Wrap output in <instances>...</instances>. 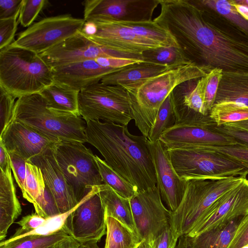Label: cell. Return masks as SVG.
Here are the masks:
<instances>
[{
    "label": "cell",
    "instance_id": "cell-47",
    "mask_svg": "<svg viewBox=\"0 0 248 248\" xmlns=\"http://www.w3.org/2000/svg\"><path fill=\"white\" fill-rule=\"evenodd\" d=\"M9 154V153H8ZM10 165L16 181L21 191L24 190L26 174V159L14 153L9 154Z\"/></svg>",
    "mask_w": 248,
    "mask_h": 248
},
{
    "label": "cell",
    "instance_id": "cell-12",
    "mask_svg": "<svg viewBox=\"0 0 248 248\" xmlns=\"http://www.w3.org/2000/svg\"><path fill=\"white\" fill-rule=\"evenodd\" d=\"M89 21L95 23L97 30L94 35L88 37L101 47L120 54L147 59L144 56L145 52L166 47L136 35L119 19L99 17Z\"/></svg>",
    "mask_w": 248,
    "mask_h": 248
},
{
    "label": "cell",
    "instance_id": "cell-29",
    "mask_svg": "<svg viewBox=\"0 0 248 248\" xmlns=\"http://www.w3.org/2000/svg\"><path fill=\"white\" fill-rule=\"evenodd\" d=\"M106 237L104 248H137L140 237L116 219L106 217Z\"/></svg>",
    "mask_w": 248,
    "mask_h": 248
},
{
    "label": "cell",
    "instance_id": "cell-1",
    "mask_svg": "<svg viewBox=\"0 0 248 248\" xmlns=\"http://www.w3.org/2000/svg\"><path fill=\"white\" fill-rule=\"evenodd\" d=\"M156 22L168 30L189 61L208 74H248V34L199 0H169Z\"/></svg>",
    "mask_w": 248,
    "mask_h": 248
},
{
    "label": "cell",
    "instance_id": "cell-20",
    "mask_svg": "<svg viewBox=\"0 0 248 248\" xmlns=\"http://www.w3.org/2000/svg\"><path fill=\"white\" fill-rule=\"evenodd\" d=\"M119 69L104 67L95 60H88L54 68L52 71L55 83L80 92Z\"/></svg>",
    "mask_w": 248,
    "mask_h": 248
},
{
    "label": "cell",
    "instance_id": "cell-33",
    "mask_svg": "<svg viewBox=\"0 0 248 248\" xmlns=\"http://www.w3.org/2000/svg\"><path fill=\"white\" fill-rule=\"evenodd\" d=\"M69 236L65 230L48 235H28L7 243L0 242V248H46Z\"/></svg>",
    "mask_w": 248,
    "mask_h": 248
},
{
    "label": "cell",
    "instance_id": "cell-32",
    "mask_svg": "<svg viewBox=\"0 0 248 248\" xmlns=\"http://www.w3.org/2000/svg\"><path fill=\"white\" fill-rule=\"evenodd\" d=\"M207 76L198 79L194 87L182 97L177 96L173 91L170 93L171 100L176 104L203 115H208L205 105V91Z\"/></svg>",
    "mask_w": 248,
    "mask_h": 248
},
{
    "label": "cell",
    "instance_id": "cell-58",
    "mask_svg": "<svg viewBox=\"0 0 248 248\" xmlns=\"http://www.w3.org/2000/svg\"><path fill=\"white\" fill-rule=\"evenodd\" d=\"M97 242L91 241L80 243L79 248H100Z\"/></svg>",
    "mask_w": 248,
    "mask_h": 248
},
{
    "label": "cell",
    "instance_id": "cell-25",
    "mask_svg": "<svg viewBox=\"0 0 248 248\" xmlns=\"http://www.w3.org/2000/svg\"><path fill=\"white\" fill-rule=\"evenodd\" d=\"M229 102L248 107V74L222 73L214 105Z\"/></svg>",
    "mask_w": 248,
    "mask_h": 248
},
{
    "label": "cell",
    "instance_id": "cell-18",
    "mask_svg": "<svg viewBox=\"0 0 248 248\" xmlns=\"http://www.w3.org/2000/svg\"><path fill=\"white\" fill-rule=\"evenodd\" d=\"M0 142L9 154H16L28 161L56 143L31 127L16 121H13L0 134Z\"/></svg>",
    "mask_w": 248,
    "mask_h": 248
},
{
    "label": "cell",
    "instance_id": "cell-37",
    "mask_svg": "<svg viewBox=\"0 0 248 248\" xmlns=\"http://www.w3.org/2000/svg\"><path fill=\"white\" fill-rule=\"evenodd\" d=\"M76 206L66 213L46 218L45 221L36 229L18 238L28 235H48L65 230L64 227L66 220Z\"/></svg>",
    "mask_w": 248,
    "mask_h": 248
},
{
    "label": "cell",
    "instance_id": "cell-21",
    "mask_svg": "<svg viewBox=\"0 0 248 248\" xmlns=\"http://www.w3.org/2000/svg\"><path fill=\"white\" fill-rule=\"evenodd\" d=\"M11 167L0 172V240L5 238L8 230L22 212L12 176Z\"/></svg>",
    "mask_w": 248,
    "mask_h": 248
},
{
    "label": "cell",
    "instance_id": "cell-6",
    "mask_svg": "<svg viewBox=\"0 0 248 248\" xmlns=\"http://www.w3.org/2000/svg\"><path fill=\"white\" fill-rule=\"evenodd\" d=\"M244 178L230 177L187 181L182 200L170 215V224L174 236L179 239L188 234L219 197L241 183Z\"/></svg>",
    "mask_w": 248,
    "mask_h": 248
},
{
    "label": "cell",
    "instance_id": "cell-23",
    "mask_svg": "<svg viewBox=\"0 0 248 248\" xmlns=\"http://www.w3.org/2000/svg\"><path fill=\"white\" fill-rule=\"evenodd\" d=\"M171 64H161L147 59L143 62L129 65L108 74L100 82L106 85H119L135 82L160 74Z\"/></svg>",
    "mask_w": 248,
    "mask_h": 248
},
{
    "label": "cell",
    "instance_id": "cell-19",
    "mask_svg": "<svg viewBox=\"0 0 248 248\" xmlns=\"http://www.w3.org/2000/svg\"><path fill=\"white\" fill-rule=\"evenodd\" d=\"M53 147L31 158L29 162L40 169L46 186L53 196L60 214H63L79 203H77L59 165Z\"/></svg>",
    "mask_w": 248,
    "mask_h": 248
},
{
    "label": "cell",
    "instance_id": "cell-41",
    "mask_svg": "<svg viewBox=\"0 0 248 248\" xmlns=\"http://www.w3.org/2000/svg\"><path fill=\"white\" fill-rule=\"evenodd\" d=\"M46 220V218L41 217L36 212L23 217L16 222L20 228L9 239L1 241L3 243L9 242L16 240L22 235L30 232L40 226Z\"/></svg>",
    "mask_w": 248,
    "mask_h": 248
},
{
    "label": "cell",
    "instance_id": "cell-4",
    "mask_svg": "<svg viewBox=\"0 0 248 248\" xmlns=\"http://www.w3.org/2000/svg\"><path fill=\"white\" fill-rule=\"evenodd\" d=\"M53 82L52 69L38 54L12 45L0 50V87L15 99L39 93Z\"/></svg>",
    "mask_w": 248,
    "mask_h": 248
},
{
    "label": "cell",
    "instance_id": "cell-10",
    "mask_svg": "<svg viewBox=\"0 0 248 248\" xmlns=\"http://www.w3.org/2000/svg\"><path fill=\"white\" fill-rule=\"evenodd\" d=\"M78 107L85 122L101 120L127 125L133 120L127 92L119 85L99 82L80 91Z\"/></svg>",
    "mask_w": 248,
    "mask_h": 248
},
{
    "label": "cell",
    "instance_id": "cell-34",
    "mask_svg": "<svg viewBox=\"0 0 248 248\" xmlns=\"http://www.w3.org/2000/svg\"><path fill=\"white\" fill-rule=\"evenodd\" d=\"M46 184L40 169L37 166L27 162L26 174L23 197L32 204L43 196Z\"/></svg>",
    "mask_w": 248,
    "mask_h": 248
},
{
    "label": "cell",
    "instance_id": "cell-36",
    "mask_svg": "<svg viewBox=\"0 0 248 248\" xmlns=\"http://www.w3.org/2000/svg\"><path fill=\"white\" fill-rule=\"evenodd\" d=\"M199 2L222 15L248 34V20L236 10L230 0H199Z\"/></svg>",
    "mask_w": 248,
    "mask_h": 248
},
{
    "label": "cell",
    "instance_id": "cell-59",
    "mask_svg": "<svg viewBox=\"0 0 248 248\" xmlns=\"http://www.w3.org/2000/svg\"><path fill=\"white\" fill-rule=\"evenodd\" d=\"M137 248H152V247L149 242L146 240H143Z\"/></svg>",
    "mask_w": 248,
    "mask_h": 248
},
{
    "label": "cell",
    "instance_id": "cell-24",
    "mask_svg": "<svg viewBox=\"0 0 248 248\" xmlns=\"http://www.w3.org/2000/svg\"><path fill=\"white\" fill-rule=\"evenodd\" d=\"M98 193L105 209L106 217L116 219L139 235L129 199L121 197L105 184L98 186Z\"/></svg>",
    "mask_w": 248,
    "mask_h": 248
},
{
    "label": "cell",
    "instance_id": "cell-8",
    "mask_svg": "<svg viewBox=\"0 0 248 248\" xmlns=\"http://www.w3.org/2000/svg\"><path fill=\"white\" fill-rule=\"evenodd\" d=\"M175 122L161 134L159 140L166 149L200 146L237 144L232 138L214 128L217 124L208 115L183 108L174 113Z\"/></svg>",
    "mask_w": 248,
    "mask_h": 248
},
{
    "label": "cell",
    "instance_id": "cell-13",
    "mask_svg": "<svg viewBox=\"0 0 248 248\" xmlns=\"http://www.w3.org/2000/svg\"><path fill=\"white\" fill-rule=\"evenodd\" d=\"M130 200L137 232L151 243L170 226L171 211L164 205L157 186L138 191Z\"/></svg>",
    "mask_w": 248,
    "mask_h": 248
},
{
    "label": "cell",
    "instance_id": "cell-56",
    "mask_svg": "<svg viewBox=\"0 0 248 248\" xmlns=\"http://www.w3.org/2000/svg\"><path fill=\"white\" fill-rule=\"evenodd\" d=\"M176 248H192L188 237L186 235L180 236Z\"/></svg>",
    "mask_w": 248,
    "mask_h": 248
},
{
    "label": "cell",
    "instance_id": "cell-62",
    "mask_svg": "<svg viewBox=\"0 0 248 248\" xmlns=\"http://www.w3.org/2000/svg\"><path fill=\"white\" fill-rule=\"evenodd\" d=\"M52 247H48V248H52Z\"/></svg>",
    "mask_w": 248,
    "mask_h": 248
},
{
    "label": "cell",
    "instance_id": "cell-57",
    "mask_svg": "<svg viewBox=\"0 0 248 248\" xmlns=\"http://www.w3.org/2000/svg\"><path fill=\"white\" fill-rule=\"evenodd\" d=\"M226 124L248 131V119Z\"/></svg>",
    "mask_w": 248,
    "mask_h": 248
},
{
    "label": "cell",
    "instance_id": "cell-16",
    "mask_svg": "<svg viewBox=\"0 0 248 248\" xmlns=\"http://www.w3.org/2000/svg\"><path fill=\"white\" fill-rule=\"evenodd\" d=\"M39 55L51 69L101 57H129L101 47L81 31Z\"/></svg>",
    "mask_w": 248,
    "mask_h": 248
},
{
    "label": "cell",
    "instance_id": "cell-30",
    "mask_svg": "<svg viewBox=\"0 0 248 248\" xmlns=\"http://www.w3.org/2000/svg\"><path fill=\"white\" fill-rule=\"evenodd\" d=\"M209 114L219 126L248 120V107L234 102H223L214 105Z\"/></svg>",
    "mask_w": 248,
    "mask_h": 248
},
{
    "label": "cell",
    "instance_id": "cell-39",
    "mask_svg": "<svg viewBox=\"0 0 248 248\" xmlns=\"http://www.w3.org/2000/svg\"><path fill=\"white\" fill-rule=\"evenodd\" d=\"M233 160L244 167L248 172V147L236 144L231 146H203Z\"/></svg>",
    "mask_w": 248,
    "mask_h": 248
},
{
    "label": "cell",
    "instance_id": "cell-31",
    "mask_svg": "<svg viewBox=\"0 0 248 248\" xmlns=\"http://www.w3.org/2000/svg\"><path fill=\"white\" fill-rule=\"evenodd\" d=\"M94 159L102 179L121 197L130 199L138 192L137 188L121 177L105 161L95 155Z\"/></svg>",
    "mask_w": 248,
    "mask_h": 248
},
{
    "label": "cell",
    "instance_id": "cell-22",
    "mask_svg": "<svg viewBox=\"0 0 248 248\" xmlns=\"http://www.w3.org/2000/svg\"><path fill=\"white\" fill-rule=\"evenodd\" d=\"M246 215L237 217L195 236L188 237L192 248H227Z\"/></svg>",
    "mask_w": 248,
    "mask_h": 248
},
{
    "label": "cell",
    "instance_id": "cell-52",
    "mask_svg": "<svg viewBox=\"0 0 248 248\" xmlns=\"http://www.w3.org/2000/svg\"><path fill=\"white\" fill-rule=\"evenodd\" d=\"M80 245L78 241L69 236L56 243L52 248H79Z\"/></svg>",
    "mask_w": 248,
    "mask_h": 248
},
{
    "label": "cell",
    "instance_id": "cell-5",
    "mask_svg": "<svg viewBox=\"0 0 248 248\" xmlns=\"http://www.w3.org/2000/svg\"><path fill=\"white\" fill-rule=\"evenodd\" d=\"M13 121L23 123L56 142H86V123L82 116L48 108L39 93L17 99Z\"/></svg>",
    "mask_w": 248,
    "mask_h": 248
},
{
    "label": "cell",
    "instance_id": "cell-7",
    "mask_svg": "<svg viewBox=\"0 0 248 248\" xmlns=\"http://www.w3.org/2000/svg\"><path fill=\"white\" fill-rule=\"evenodd\" d=\"M172 165L183 180L246 178L248 172L239 163L204 146L167 149Z\"/></svg>",
    "mask_w": 248,
    "mask_h": 248
},
{
    "label": "cell",
    "instance_id": "cell-15",
    "mask_svg": "<svg viewBox=\"0 0 248 248\" xmlns=\"http://www.w3.org/2000/svg\"><path fill=\"white\" fill-rule=\"evenodd\" d=\"M248 214V180L220 197L207 209L187 236L192 237L237 217Z\"/></svg>",
    "mask_w": 248,
    "mask_h": 248
},
{
    "label": "cell",
    "instance_id": "cell-61",
    "mask_svg": "<svg viewBox=\"0 0 248 248\" xmlns=\"http://www.w3.org/2000/svg\"><path fill=\"white\" fill-rule=\"evenodd\" d=\"M242 248H248V245L242 247Z\"/></svg>",
    "mask_w": 248,
    "mask_h": 248
},
{
    "label": "cell",
    "instance_id": "cell-42",
    "mask_svg": "<svg viewBox=\"0 0 248 248\" xmlns=\"http://www.w3.org/2000/svg\"><path fill=\"white\" fill-rule=\"evenodd\" d=\"M33 205L35 212L45 218L60 214L55 201L46 186L44 195Z\"/></svg>",
    "mask_w": 248,
    "mask_h": 248
},
{
    "label": "cell",
    "instance_id": "cell-17",
    "mask_svg": "<svg viewBox=\"0 0 248 248\" xmlns=\"http://www.w3.org/2000/svg\"><path fill=\"white\" fill-rule=\"evenodd\" d=\"M155 168L156 186L160 196L169 210L174 211L184 195L187 181L177 174L171 162L167 150L159 140L155 142L147 140Z\"/></svg>",
    "mask_w": 248,
    "mask_h": 248
},
{
    "label": "cell",
    "instance_id": "cell-11",
    "mask_svg": "<svg viewBox=\"0 0 248 248\" xmlns=\"http://www.w3.org/2000/svg\"><path fill=\"white\" fill-rule=\"evenodd\" d=\"M85 22L70 14L45 17L19 33L11 45L39 54L80 31Z\"/></svg>",
    "mask_w": 248,
    "mask_h": 248
},
{
    "label": "cell",
    "instance_id": "cell-26",
    "mask_svg": "<svg viewBox=\"0 0 248 248\" xmlns=\"http://www.w3.org/2000/svg\"><path fill=\"white\" fill-rule=\"evenodd\" d=\"M79 91L63 87L54 82L39 93L48 108L76 115H80L78 107Z\"/></svg>",
    "mask_w": 248,
    "mask_h": 248
},
{
    "label": "cell",
    "instance_id": "cell-35",
    "mask_svg": "<svg viewBox=\"0 0 248 248\" xmlns=\"http://www.w3.org/2000/svg\"><path fill=\"white\" fill-rule=\"evenodd\" d=\"M175 122L172 110L170 94L166 98L157 113L155 122L149 133L148 140L151 142L159 140L162 133Z\"/></svg>",
    "mask_w": 248,
    "mask_h": 248
},
{
    "label": "cell",
    "instance_id": "cell-60",
    "mask_svg": "<svg viewBox=\"0 0 248 248\" xmlns=\"http://www.w3.org/2000/svg\"><path fill=\"white\" fill-rule=\"evenodd\" d=\"M236 3L248 6V0H234Z\"/></svg>",
    "mask_w": 248,
    "mask_h": 248
},
{
    "label": "cell",
    "instance_id": "cell-45",
    "mask_svg": "<svg viewBox=\"0 0 248 248\" xmlns=\"http://www.w3.org/2000/svg\"><path fill=\"white\" fill-rule=\"evenodd\" d=\"M147 59L124 56L101 57L95 59L101 66L112 69H120L129 65L140 63Z\"/></svg>",
    "mask_w": 248,
    "mask_h": 248
},
{
    "label": "cell",
    "instance_id": "cell-51",
    "mask_svg": "<svg viewBox=\"0 0 248 248\" xmlns=\"http://www.w3.org/2000/svg\"><path fill=\"white\" fill-rule=\"evenodd\" d=\"M178 240L169 226L151 244L152 248H176Z\"/></svg>",
    "mask_w": 248,
    "mask_h": 248
},
{
    "label": "cell",
    "instance_id": "cell-44",
    "mask_svg": "<svg viewBox=\"0 0 248 248\" xmlns=\"http://www.w3.org/2000/svg\"><path fill=\"white\" fill-rule=\"evenodd\" d=\"M153 52L151 58L148 59L155 62L165 64H171L176 62L188 60L180 49L175 47L159 48Z\"/></svg>",
    "mask_w": 248,
    "mask_h": 248
},
{
    "label": "cell",
    "instance_id": "cell-14",
    "mask_svg": "<svg viewBox=\"0 0 248 248\" xmlns=\"http://www.w3.org/2000/svg\"><path fill=\"white\" fill-rule=\"evenodd\" d=\"M98 191V186L94 187L66 220L65 231L80 243L98 242L106 234L105 211Z\"/></svg>",
    "mask_w": 248,
    "mask_h": 248
},
{
    "label": "cell",
    "instance_id": "cell-55",
    "mask_svg": "<svg viewBox=\"0 0 248 248\" xmlns=\"http://www.w3.org/2000/svg\"><path fill=\"white\" fill-rule=\"evenodd\" d=\"M232 4L236 10L245 19L248 20V6L236 3L234 0H230Z\"/></svg>",
    "mask_w": 248,
    "mask_h": 248
},
{
    "label": "cell",
    "instance_id": "cell-49",
    "mask_svg": "<svg viewBox=\"0 0 248 248\" xmlns=\"http://www.w3.org/2000/svg\"><path fill=\"white\" fill-rule=\"evenodd\" d=\"M23 0H0V20L17 18Z\"/></svg>",
    "mask_w": 248,
    "mask_h": 248
},
{
    "label": "cell",
    "instance_id": "cell-3",
    "mask_svg": "<svg viewBox=\"0 0 248 248\" xmlns=\"http://www.w3.org/2000/svg\"><path fill=\"white\" fill-rule=\"evenodd\" d=\"M207 74L195 63L185 60L171 64L155 76L121 85L127 92L133 120L142 135L148 138L161 106L175 88Z\"/></svg>",
    "mask_w": 248,
    "mask_h": 248
},
{
    "label": "cell",
    "instance_id": "cell-50",
    "mask_svg": "<svg viewBox=\"0 0 248 248\" xmlns=\"http://www.w3.org/2000/svg\"><path fill=\"white\" fill-rule=\"evenodd\" d=\"M248 245V214L236 230L227 248H242Z\"/></svg>",
    "mask_w": 248,
    "mask_h": 248
},
{
    "label": "cell",
    "instance_id": "cell-46",
    "mask_svg": "<svg viewBox=\"0 0 248 248\" xmlns=\"http://www.w3.org/2000/svg\"><path fill=\"white\" fill-rule=\"evenodd\" d=\"M18 23L16 18L0 20V50L14 42Z\"/></svg>",
    "mask_w": 248,
    "mask_h": 248
},
{
    "label": "cell",
    "instance_id": "cell-43",
    "mask_svg": "<svg viewBox=\"0 0 248 248\" xmlns=\"http://www.w3.org/2000/svg\"><path fill=\"white\" fill-rule=\"evenodd\" d=\"M222 73V70L216 68L207 75V81L205 91V105L206 111L209 113L214 105Z\"/></svg>",
    "mask_w": 248,
    "mask_h": 248
},
{
    "label": "cell",
    "instance_id": "cell-27",
    "mask_svg": "<svg viewBox=\"0 0 248 248\" xmlns=\"http://www.w3.org/2000/svg\"><path fill=\"white\" fill-rule=\"evenodd\" d=\"M119 20L122 24L141 37L152 41L164 47L179 48L175 38L170 31L154 20L122 19Z\"/></svg>",
    "mask_w": 248,
    "mask_h": 248
},
{
    "label": "cell",
    "instance_id": "cell-28",
    "mask_svg": "<svg viewBox=\"0 0 248 248\" xmlns=\"http://www.w3.org/2000/svg\"><path fill=\"white\" fill-rule=\"evenodd\" d=\"M133 0H86L82 2L85 21L106 17L121 19L127 14L129 4Z\"/></svg>",
    "mask_w": 248,
    "mask_h": 248
},
{
    "label": "cell",
    "instance_id": "cell-48",
    "mask_svg": "<svg viewBox=\"0 0 248 248\" xmlns=\"http://www.w3.org/2000/svg\"><path fill=\"white\" fill-rule=\"evenodd\" d=\"M215 130L233 139L237 144L248 147V131L228 124L214 126Z\"/></svg>",
    "mask_w": 248,
    "mask_h": 248
},
{
    "label": "cell",
    "instance_id": "cell-53",
    "mask_svg": "<svg viewBox=\"0 0 248 248\" xmlns=\"http://www.w3.org/2000/svg\"><path fill=\"white\" fill-rule=\"evenodd\" d=\"M10 167L9 155L4 146L0 142V169L5 171Z\"/></svg>",
    "mask_w": 248,
    "mask_h": 248
},
{
    "label": "cell",
    "instance_id": "cell-9",
    "mask_svg": "<svg viewBox=\"0 0 248 248\" xmlns=\"http://www.w3.org/2000/svg\"><path fill=\"white\" fill-rule=\"evenodd\" d=\"M56 160L77 203L104 184L92 151L83 143L61 141L53 147Z\"/></svg>",
    "mask_w": 248,
    "mask_h": 248
},
{
    "label": "cell",
    "instance_id": "cell-54",
    "mask_svg": "<svg viewBox=\"0 0 248 248\" xmlns=\"http://www.w3.org/2000/svg\"><path fill=\"white\" fill-rule=\"evenodd\" d=\"M97 26L92 21H85L81 31L86 36L89 37L94 35L97 32Z\"/></svg>",
    "mask_w": 248,
    "mask_h": 248
},
{
    "label": "cell",
    "instance_id": "cell-38",
    "mask_svg": "<svg viewBox=\"0 0 248 248\" xmlns=\"http://www.w3.org/2000/svg\"><path fill=\"white\" fill-rule=\"evenodd\" d=\"M48 2L46 0H23L18 16V23L24 27L31 26Z\"/></svg>",
    "mask_w": 248,
    "mask_h": 248
},
{
    "label": "cell",
    "instance_id": "cell-2",
    "mask_svg": "<svg viewBox=\"0 0 248 248\" xmlns=\"http://www.w3.org/2000/svg\"><path fill=\"white\" fill-rule=\"evenodd\" d=\"M86 123V142L100 152L114 171L138 191L156 186L147 138L131 134L127 125L100 120Z\"/></svg>",
    "mask_w": 248,
    "mask_h": 248
},
{
    "label": "cell",
    "instance_id": "cell-40",
    "mask_svg": "<svg viewBox=\"0 0 248 248\" xmlns=\"http://www.w3.org/2000/svg\"><path fill=\"white\" fill-rule=\"evenodd\" d=\"M15 98L0 87V129L1 134L12 122Z\"/></svg>",
    "mask_w": 248,
    "mask_h": 248
}]
</instances>
